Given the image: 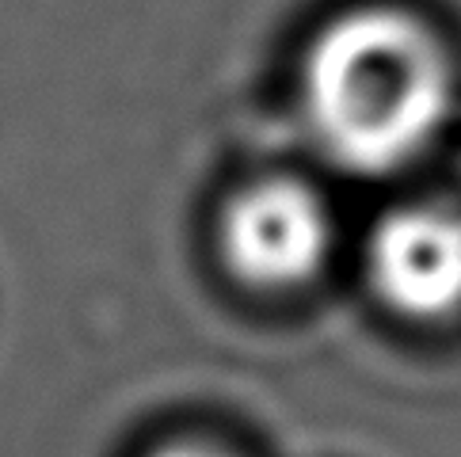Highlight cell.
I'll list each match as a JSON object with an SVG mask.
<instances>
[{
  "instance_id": "277c9868",
  "label": "cell",
  "mask_w": 461,
  "mask_h": 457,
  "mask_svg": "<svg viewBox=\"0 0 461 457\" xmlns=\"http://www.w3.org/2000/svg\"><path fill=\"white\" fill-rule=\"evenodd\" d=\"M149 457H237V453L221 450V446H210V443H172V446H160Z\"/></svg>"
},
{
  "instance_id": "7a4b0ae2",
  "label": "cell",
  "mask_w": 461,
  "mask_h": 457,
  "mask_svg": "<svg viewBox=\"0 0 461 457\" xmlns=\"http://www.w3.org/2000/svg\"><path fill=\"white\" fill-rule=\"evenodd\" d=\"M218 248L233 279L259 293L309 286L332 255V214L294 175H263L225 202Z\"/></svg>"
},
{
  "instance_id": "3957f363",
  "label": "cell",
  "mask_w": 461,
  "mask_h": 457,
  "mask_svg": "<svg viewBox=\"0 0 461 457\" xmlns=\"http://www.w3.org/2000/svg\"><path fill=\"white\" fill-rule=\"evenodd\" d=\"M370 279L404 317L438 320L461 309V214L401 206L374 228Z\"/></svg>"
},
{
  "instance_id": "6da1fadb",
  "label": "cell",
  "mask_w": 461,
  "mask_h": 457,
  "mask_svg": "<svg viewBox=\"0 0 461 457\" xmlns=\"http://www.w3.org/2000/svg\"><path fill=\"white\" fill-rule=\"evenodd\" d=\"M454 107V65L420 15L362 4L309 46L305 114L336 165L366 175L404 168L438 138Z\"/></svg>"
}]
</instances>
